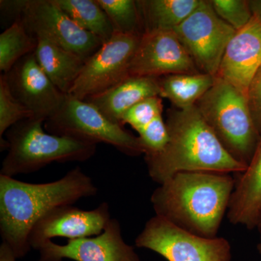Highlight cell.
<instances>
[{
    "instance_id": "obj_19",
    "label": "cell",
    "mask_w": 261,
    "mask_h": 261,
    "mask_svg": "<svg viewBox=\"0 0 261 261\" xmlns=\"http://www.w3.org/2000/svg\"><path fill=\"white\" fill-rule=\"evenodd\" d=\"M201 0H143L137 1L143 33L173 31L200 5Z\"/></svg>"
},
{
    "instance_id": "obj_3",
    "label": "cell",
    "mask_w": 261,
    "mask_h": 261,
    "mask_svg": "<svg viewBox=\"0 0 261 261\" xmlns=\"http://www.w3.org/2000/svg\"><path fill=\"white\" fill-rule=\"evenodd\" d=\"M166 123L167 144L159 153L145 156L149 176L159 185L178 173L246 170L226 150L195 106L171 110Z\"/></svg>"
},
{
    "instance_id": "obj_29",
    "label": "cell",
    "mask_w": 261,
    "mask_h": 261,
    "mask_svg": "<svg viewBox=\"0 0 261 261\" xmlns=\"http://www.w3.org/2000/svg\"><path fill=\"white\" fill-rule=\"evenodd\" d=\"M16 259L9 245L2 243L0 245V261H16Z\"/></svg>"
},
{
    "instance_id": "obj_18",
    "label": "cell",
    "mask_w": 261,
    "mask_h": 261,
    "mask_svg": "<svg viewBox=\"0 0 261 261\" xmlns=\"http://www.w3.org/2000/svg\"><path fill=\"white\" fill-rule=\"evenodd\" d=\"M35 56L46 75L57 88L69 94L86 60L44 37H37Z\"/></svg>"
},
{
    "instance_id": "obj_16",
    "label": "cell",
    "mask_w": 261,
    "mask_h": 261,
    "mask_svg": "<svg viewBox=\"0 0 261 261\" xmlns=\"http://www.w3.org/2000/svg\"><path fill=\"white\" fill-rule=\"evenodd\" d=\"M235 178L227 211L228 221L251 229L257 226L261 214V136L246 170Z\"/></svg>"
},
{
    "instance_id": "obj_13",
    "label": "cell",
    "mask_w": 261,
    "mask_h": 261,
    "mask_svg": "<svg viewBox=\"0 0 261 261\" xmlns=\"http://www.w3.org/2000/svg\"><path fill=\"white\" fill-rule=\"evenodd\" d=\"M111 219L108 202H102L89 211L73 205L59 206L44 215L34 225L29 235V244L32 248L39 250L53 238L72 240L97 236L104 231Z\"/></svg>"
},
{
    "instance_id": "obj_12",
    "label": "cell",
    "mask_w": 261,
    "mask_h": 261,
    "mask_svg": "<svg viewBox=\"0 0 261 261\" xmlns=\"http://www.w3.org/2000/svg\"><path fill=\"white\" fill-rule=\"evenodd\" d=\"M3 75L13 95L32 113L33 118L46 121L59 111L64 102L67 94L57 88L46 75L34 51L21 58Z\"/></svg>"
},
{
    "instance_id": "obj_15",
    "label": "cell",
    "mask_w": 261,
    "mask_h": 261,
    "mask_svg": "<svg viewBox=\"0 0 261 261\" xmlns=\"http://www.w3.org/2000/svg\"><path fill=\"white\" fill-rule=\"evenodd\" d=\"M261 66V25L255 17L228 42L216 77L247 94Z\"/></svg>"
},
{
    "instance_id": "obj_27",
    "label": "cell",
    "mask_w": 261,
    "mask_h": 261,
    "mask_svg": "<svg viewBox=\"0 0 261 261\" xmlns=\"http://www.w3.org/2000/svg\"><path fill=\"white\" fill-rule=\"evenodd\" d=\"M138 137L145 149V156L159 153L167 144V125L159 115L147 126L138 132Z\"/></svg>"
},
{
    "instance_id": "obj_11",
    "label": "cell",
    "mask_w": 261,
    "mask_h": 261,
    "mask_svg": "<svg viewBox=\"0 0 261 261\" xmlns=\"http://www.w3.org/2000/svg\"><path fill=\"white\" fill-rule=\"evenodd\" d=\"M199 72L173 31L153 30L142 34L128 73L129 76L161 78Z\"/></svg>"
},
{
    "instance_id": "obj_5",
    "label": "cell",
    "mask_w": 261,
    "mask_h": 261,
    "mask_svg": "<svg viewBox=\"0 0 261 261\" xmlns=\"http://www.w3.org/2000/svg\"><path fill=\"white\" fill-rule=\"evenodd\" d=\"M195 107L228 153L247 166L260 136L252 121L246 95L219 77Z\"/></svg>"
},
{
    "instance_id": "obj_23",
    "label": "cell",
    "mask_w": 261,
    "mask_h": 261,
    "mask_svg": "<svg viewBox=\"0 0 261 261\" xmlns=\"http://www.w3.org/2000/svg\"><path fill=\"white\" fill-rule=\"evenodd\" d=\"M106 12L114 32L143 34L142 18L137 1L135 0H97Z\"/></svg>"
},
{
    "instance_id": "obj_6",
    "label": "cell",
    "mask_w": 261,
    "mask_h": 261,
    "mask_svg": "<svg viewBox=\"0 0 261 261\" xmlns=\"http://www.w3.org/2000/svg\"><path fill=\"white\" fill-rule=\"evenodd\" d=\"M49 133L113 146L130 156L145 154L140 138L113 123L92 103L67 94L61 109L44 122Z\"/></svg>"
},
{
    "instance_id": "obj_28",
    "label": "cell",
    "mask_w": 261,
    "mask_h": 261,
    "mask_svg": "<svg viewBox=\"0 0 261 261\" xmlns=\"http://www.w3.org/2000/svg\"><path fill=\"white\" fill-rule=\"evenodd\" d=\"M246 97L252 121L261 136V66L249 85Z\"/></svg>"
},
{
    "instance_id": "obj_25",
    "label": "cell",
    "mask_w": 261,
    "mask_h": 261,
    "mask_svg": "<svg viewBox=\"0 0 261 261\" xmlns=\"http://www.w3.org/2000/svg\"><path fill=\"white\" fill-rule=\"evenodd\" d=\"M216 14L236 32L244 28L251 20L250 3L247 0H210Z\"/></svg>"
},
{
    "instance_id": "obj_24",
    "label": "cell",
    "mask_w": 261,
    "mask_h": 261,
    "mask_svg": "<svg viewBox=\"0 0 261 261\" xmlns=\"http://www.w3.org/2000/svg\"><path fill=\"white\" fill-rule=\"evenodd\" d=\"M33 118L32 113L12 94L5 75H0V137L19 122Z\"/></svg>"
},
{
    "instance_id": "obj_20",
    "label": "cell",
    "mask_w": 261,
    "mask_h": 261,
    "mask_svg": "<svg viewBox=\"0 0 261 261\" xmlns=\"http://www.w3.org/2000/svg\"><path fill=\"white\" fill-rule=\"evenodd\" d=\"M161 97L166 98L179 110L193 107L212 87L215 76L207 73H181L159 78Z\"/></svg>"
},
{
    "instance_id": "obj_21",
    "label": "cell",
    "mask_w": 261,
    "mask_h": 261,
    "mask_svg": "<svg viewBox=\"0 0 261 261\" xmlns=\"http://www.w3.org/2000/svg\"><path fill=\"white\" fill-rule=\"evenodd\" d=\"M56 2L77 25L99 38L103 43L109 40L114 34L112 25L97 0H56Z\"/></svg>"
},
{
    "instance_id": "obj_26",
    "label": "cell",
    "mask_w": 261,
    "mask_h": 261,
    "mask_svg": "<svg viewBox=\"0 0 261 261\" xmlns=\"http://www.w3.org/2000/svg\"><path fill=\"white\" fill-rule=\"evenodd\" d=\"M162 99L159 96L147 98L129 108L122 116L121 125H130L138 133L163 113Z\"/></svg>"
},
{
    "instance_id": "obj_7",
    "label": "cell",
    "mask_w": 261,
    "mask_h": 261,
    "mask_svg": "<svg viewBox=\"0 0 261 261\" xmlns=\"http://www.w3.org/2000/svg\"><path fill=\"white\" fill-rule=\"evenodd\" d=\"M1 10L21 20L34 37H44L87 61L103 42L72 20L56 0L1 1Z\"/></svg>"
},
{
    "instance_id": "obj_31",
    "label": "cell",
    "mask_w": 261,
    "mask_h": 261,
    "mask_svg": "<svg viewBox=\"0 0 261 261\" xmlns=\"http://www.w3.org/2000/svg\"><path fill=\"white\" fill-rule=\"evenodd\" d=\"M257 227H258L259 231H260V235H261V214L260 217H259L258 222H257ZM261 243V241H260Z\"/></svg>"
},
{
    "instance_id": "obj_17",
    "label": "cell",
    "mask_w": 261,
    "mask_h": 261,
    "mask_svg": "<svg viewBox=\"0 0 261 261\" xmlns=\"http://www.w3.org/2000/svg\"><path fill=\"white\" fill-rule=\"evenodd\" d=\"M157 96L161 97L159 78L128 76L85 100L94 105L108 119L121 126L122 116L129 108L147 98Z\"/></svg>"
},
{
    "instance_id": "obj_30",
    "label": "cell",
    "mask_w": 261,
    "mask_h": 261,
    "mask_svg": "<svg viewBox=\"0 0 261 261\" xmlns=\"http://www.w3.org/2000/svg\"><path fill=\"white\" fill-rule=\"evenodd\" d=\"M249 3L252 15L261 25V0H250Z\"/></svg>"
},
{
    "instance_id": "obj_8",
    "label": "cell",
    "mask_w": 261,
    "mask_h": 261,
    "mask_svg": "<svg viewBox=\"0 0 261 261\" xmlns=\"http://www.w3.org/2000/svg\"><path fill=\"white\" fill-rule=\"evenodd\" d=\"M135 245L152 250L168 261L231 260V247L226 239L197 236L158 216L146 223Z\"/></svg>"
},
{
    "instance_id": "obj_1",
    "label": "cell",
    "mask_w": 261,
    "mask_h": 261,
    "mask_svg": "<svg viewBox=\"0 0 261 261\" xmlns=\"http://www.w3.org/2000/svg\"><path fill=\"white\" fill-rule=\"evenodd\" d=\"M98 188L80 167L48 183L19 181L0 174V234L16 258L28 254L29 235L44 215L61 205H73L97 195Z\"/></svg>"
},
{
    "instance_id": "obj_4",
    "label": "cell",
    "mask_w": 261,
    "mask_h": 261,
    "mask_svg": "<svg viewBox=\"0 0 261 261\" xmlns=\"http://www.w3.org/2000/svg\"><path fill=\"white\" fill-rule=\"evenodd\" d=\"M44 120L29 118L6 132L7 150L0 174L13 177L36 172L53 163L84 162L97 145L46 132Z\"/></svg>"
},
{
    "instance_id": "obj_10",
    "label": "cell",
    "mask_w": 261,
    "mask_h": 261,
    "mask_svg": "<svg viewBox=\"0 0 261 261\" xmlns=\"http://www.w3.org/2000/svg\"><path fill=\"white\" fill-rule=\"evenodd\" d=\"M142 35L114 32L85 61L70 95L85 100L129 76L130 62Z\"/></svg>"
},
{
    "instance_id": "obj_32",
    "label": "cell",
    "mask_w": 261,
    "mask_h": 261,
    "mask_svg": "<svg viewBox=\"0 0 261 261\" xmlns=\"http://www.w3.org/2000/svg\"><path fill=\"white\" fill-rule=\"evenodd\" d=\"M257 250H258L259 252H260L261 255V243L259 244L258 246H257Z\"/></svg>"
},
{
    "instance_id": "obj_14",
    "label": "cell",
    "mask_w": 261,
    "mask_h": 261,
    "mask_svg": "<svg viewBox=\"0 0 261 261\" xmlns=\"http://www.w3.org/2000/svg\"><path fill=\"white\" fill-rule=\"evenodd\" d=\"M39 261H141L132 246L125 243L119 221L111 219L100 234L68 240L61 245L47 242L39 248Z\"/></svg>"
},
{
    "instance_id": "obj_9",
    "label": "cell",
    "mask_w": 261,
    "mask_h": 261,
    "mask_svg": "<svg viewBox=\"0 0 261 261\" xmlns=\"http://www.w3.org/2000/svg\"><path fill=\"white\" fill-rule=\"evenodd\" d=\"M201 73L216 76L236 31L220 18L210 0L200 5L173 30Z\"/></svg>"
},
{
    "instance_id": "obj_22",
    "label": "cell",
    "mask_w": 261,
    "mask_h": 261,
    "mask_svg": "<svg viewBox=\"0 0 261 261\" xmlns=\"http://www.w3.org/2000/svg\"><path fill=\"white\" fill-rule=\"evenodd\" d=\"M37 39L32 35L20 20H14L0 35V70L8 73L17 62L35 51Z\"/></svg>"
},
{
    "instance_id": "obj_2",
    "label": "cell",
    "mask_w": 261,
    "mask_h": 261,
    "mask_svg": "<svg viewBox=\"0 0 261 261\" xmlns=\"http://www.w3.org/2000/svg\"><path fill=\"white\" fill-rule=\"evenodd\" d=\"M235 186L230 173L181 172L151 196L155 216L202 238L218 237Z\"/></svg>"
}]
</instances>
